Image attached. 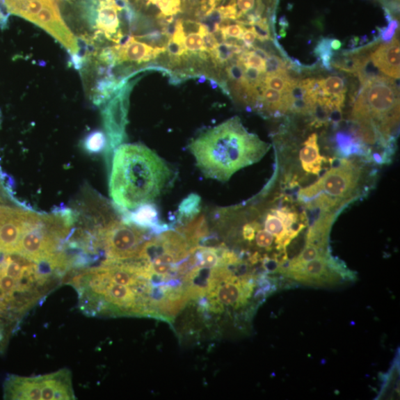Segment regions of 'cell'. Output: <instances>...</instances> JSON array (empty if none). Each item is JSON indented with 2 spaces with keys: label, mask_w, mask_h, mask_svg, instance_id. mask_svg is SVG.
<instances>
[{
  "label": "cell",
  "mask_w": 400,
  "mask_h": 400,
  "mask_svg": "<svg viewBox=\"0 0 400 400\" xmlns=\"http://www.w3.org/2000/svg\"><path fill=\"white\" fill-rule=\"evenodd\" d=\"M298 161L305 175L319 177L321 174L328 159L320 154L317 133L312 134L303 143L299 152Z\"/></svg>",
  "instance_id": "obj_12"
},
{
  "label": "cell",
  "mask_w": 400,
  "mask_h": 400,
  "mask_svg": "<svg viewBox=\"0 0 400 400\" xmlns=\"http://www.w3.org/2000/svg\"><path fill=\"white\" fill-rule=\"evenodd\" d=\"M111 164L110 195L119 209L129 211L151 203L173 177L165 160L143 145H121Z\"/></svg>",
  "instance_id": "obj_2"
},
{
  "label": "cell",
  "mask_w": 400,
  "mask_h": 400,
  "mask_svg": "<svg viewBox=\"0 0 400 400\" xmlns=\"http://www.w3.org/2000/svg\"><path fill=\"white\" fill-rule=\"evenodd\" d=\"M280 26L284 29L285 28H288L289 26L288 20L285 17H282L280 20Z\"/></svg>",
  "instance_id": "obj_33"
},
{
  "label": "cell",
  "mask_w": 400,
  "mask_h": 400,
  "mask_svg": "<svg viewBox=\"0 0 400 400\" xmlns=\"http://www.w3.org/2000/svg\"><path fill=\"white\" fill-rule=\"evenodd\" d=\"M279 34H280V36L281 38H285V36H287V31H285V30L284 29H282L280 31Z\"/></svg>",
  "instance_id": "obj_35"
},
{
  "label": "cell",
  "mask_w": 400,
  "mask_h": 400,
  "mask_svg": "<svg viewBox=\"0 0 400 400\" xmlns=\"http://www.w3.org/2000/svg\"><path fill=\"white\" fill-rule=\"evenodd\" d=\"M212 34L217 44L220 45L225 43L226 36L221 29L216 31Z\"/></svg>",
  "instance_id": "obj_30"
},
{
  "label": "cell",
  "mask_w": 400,
  "mask_h": 400,
  "mask_svg": "<svg viewBox=\"0 0 400 400\" xmlns=\"http://www.w3.org/2000/svg\"><path fill=\"white\" fill-rule=\"evenodd\" d=\"M340 266L328 254L311 261L280 267L285 276L307 285H324L338 283L342 279Z\"/></svg>",
  "instance_id": "obj_6"
},
{
  "label": "cell",
  "mask_w": 400,
  "mask_h": 400,
  "mask_svg": "<svg viewBox=\"0 0 400 400\" xmlns=\"http://www.w3.org/2000/svg\"><path fill=\"white\" fill-rule=\"evenodd\" d=\"M271 147L250 133L238 117L205 131L189 145L205 177L222 182L230 180L238 170L259 162Z\"/></svg>",
  "instance_id": "obj_1"
},
{
  "label": "cell",
  "mask_w": 400,
  "mask_h": 400,
  "mask_svg": "<svg viewBox=\"0 0 400 400\" xmlns=\"http://www.w3.org/2000/svg\"><path fill=\"white\" fill-rule=\"evenodd\" d=\"M118 211L122 214L124 222L151 230L155 235L169 230L168 225L159 223V212L152 202L141 205L133 212L119 209Z\"/></svg>",
  "instance_id": "obj_11"
},
{
  "label": "cell",
  "mask_w": 400,
  "mask_h": 400,
  "mask_svg": "<svg viewBox=\"0 0 400 400\" xmlns=\"http://www.w3.org/2000/svg\"><path fill=\"white\" fill-rule=\"evenodd\" d=\"M399 56V42L397 34L390 42L381 44L370 52L371 59L378 70L394 79H399L400 77Z\"/></svg>",
  "instance_id": "obj_9"
},
{
  "label": "cell",
  "mask_w": 400,
  "mask_h": 400,
  "mask_svg": "<svg viewBox=\"0 0 400 400\" xmlns=\"http://www.w3.org/2000/svg\"><path fill=\"white\" fill-rule=\"evenodd\" d=\"M137 79L125 83L102 110V120L107 137V164L111 163L114 152L127 139V125L131 90Z\"/></svg>",
  "instance_id": "obj_5"
},
{
  "label": "cell",
  "mask_w": 400,
  "mask_h": 400,
  "mask_svg": "<svg viewBox=\"0 0 400 400\" xmlns=\"http://www.w3.org/2000/svg\"><path fill=\"white\" fill-rule=\"evenodd\" d=\"M185 47L189 52H207L204 47V42L200 33H190L186 37Z\"/></svg>",
  "instance_id": "obj_23"
},
{
  "label": "cell",
  "mask_w": 400,
  "mask_h": 400,
  "mask_svg": "<svg viewBox=\"0 0 400 400\" xmlns=\"http://www.w3.org/2000/svg\"><path fill=\"white\" fill-rule=\"evenodd\" d=\"M41 376L11 375L4 384V397L6 399L41 400Z\"/></svg>",
  "instance_id": "obj_10"
},
{
  "label": "cell",
  "mask_w": 400,
  "mask_h": 400,
  "mask_svg": "<svg viewBox=\"0 0 400 400\" xmlns=\"http://www.w3.org/2000/svg\"><path fill=\"white\" fill-rule=\"evenodd\" d=\"M201 198L197 193H191L179 205L177 222L179 225L186 224L200 214Z\"/></svg>",
  "instance_id": "obj_14"
},
{
  "label": "cell",
  "mask_w": 400,
  "mask_h": 400,
  "mask_svg": "<svg viewBox=\"0 0 400 400\" xmlns=\"http://www.w3.org/2000/svg\"><path fill=\"white\" fill-rule=\"evenodd\" d=\"M152 5L158 8L166 17L175 16L182 13V0H154Z\"/></svg>",
  "instance_id": "obj_21"
},
{
  "label": "cell",
  "mask_w": 400,
  "mask_h": 400,
  "mask_svg": "<svg viewBox=\"0 0 400 400\" xmlns=\"http://www.w3.org/2000/svg\"><path fill=\"white\" fill-rule=\"evenodd\" d=\"M113 48L117 56V65L123 63L141 65L150 63L159 54L166 51V49L154 48L132 36L127 43L113 45Z\"/></svg>",
  "instance_id": "obj_8"
},
{
  "label": "cell",
  "mask_w": 400,
  "mask_h": 400,
  "mask_svg": "<svg viewBox=\"0 0 400 400\" xmlns=\"http://www.w3.org/2000/svg\"><path fill=\"white\" fill-rule=\"evenodd\" d=\"M175 230L184 236L193 248L200 246L201 240L209 234V225L205 215L198 216L191 221L179 225Z\"/></svg>",
  "instance_id": "obj_13"
},
{
  "label": "cell",
  "mask_w": 400,
  "mask_h": 400,
  "mask_svg": "<svg viewBox=\"0 0 400 400\" xmlns=\"http://www.w3.org/2000/svg\"><path fill=\"white\" fill-rule=\"evenodd\" d=\"M41 400L75 399L72 374L66 369L41 376Z\"/></svg>",
  "instance_id": "obj_7"
},
{
  "label": "cell",
  "mask_w": 400,
  "mask_h": 400,
  "mask_svg": "<svg viewBox=\"0 0 400 400\" xmlns=\"http://www.w3.org/2000/svg\"><path fill=\"white\" fill-rule=\"evenodd\" d=\"M359 42H360V38H353L352 39H351L350 42H349V47L350 48H354L356 47L358 45H359Z\"/></svg>",
  "instance_id": "obj_32"
},
{
  "label": "cell",
  "mask_w": 400,
  "mask_h": 400,
  "mask_svg": "<svg viewBox=\"0 0 400 400\" xmlns=\"http://www.w3.org/2000/svg\"><path fill=\"white\" fill-rule=\"evenodd\" d=\"M330 38H323L320 39L314 49V53L326 70L330 71L333 66L331 62L334 58V52L330 47Z\"/></svg>",
  "instance_id": "obj_18"
},
{
  "label": "cell",
  "mask_w": 400,
  "mask_h": 400,
  "mask_svg": "<svg viewBox=\"0 0 400 400\" xmlns=\"http://www.w3.org/2000/svg\"><path fill=\"white\" fill-rule=\"evenodd\" d=\"M365 168L355 159H342L297 193L296 200L308 211L339 213L362 194Z\"/></svg>",
  "instance_id": "obj_3"
},
{
  "label": "cell",
  "mask_w": 400,
  "mask_h": 400,
  "mask_svg": "<svg viewBox=\"0 0 400 400\" xmlns=\"http://www.w3.org/2000/svg\"><path fill=\"white\" fill-rule=\"evenodd\" d=\"M215 64L220 67H225L235 56L232 45L225 43L217 45L216 49L210 53Z\"/></svg>",
  "instance_id": "obj_19"
},
{
  "label": "cell",
  "mask_w": 400,
  "mask_h": 400,
  "mask_svg": "<svg viewBox=\"0 0 400 400\" xmlns=\"http://www.w3.org/2000/svg\"><path fill=\"white\" fill-rule=\"evenodd\" d=\"M57 2H59V0H56Z\"/></svg>",
  "instance_id": "obj_36"
},
{
  "label": "cell",
  "mask_w": 400,
  "mask_h": 400,
  "mask_svg": "<svg viewBox=\"0 0 400 400\" xmlns=\"http://www.w3.org/2000/svg\"><path fill=\"white\" fill-rule=\"evenodd\" d=\"M342 43L340 40L333 39L330 42V47L335 51H339L342 47Z\"/></svg>",
  "instance_id": "obj_31"
},
{
  "label": "cell",
  "mask_w": 400,
  "mask_h": 400,
  "mask_svg": "<svg viewBox=\"0 0 400 400\" xmlns=\"http://www.w3.org/2000/svg\"><path fill=\"white\" fill-rule=\"evenodd\" d=\"M166 51L171 56L179 57V58L184 57L189 52L184 45L177 43L173 39H169L166 47Z\"/></svg>",
  "instance_id": "obj_27"
},
{
  "label": "cell",
  "mask_w": 400,
  "mask_h": 400,
  "mask_svg": "<svg viewBox=\"0 0 400 400\" xmlns=\"http://www.w3.org/2000/svg\"><path fill=\"white\" fill-rule=\"evenodd\" d=\"M83 145L88 154L101 153L106 148L107 137L102 131H94L86 136Z\"/></svg>",
  "instance_id": "obj_16"
},
{
  "label": "cell",
  "mask_w": 400,
  "mask_h": 400,
  "mask_svg": "<svg viewBox=\"0 0 400 400\" xmlns=\"http://www.w3.org/2000/svg\"><path fill=\"white\" fill-rule=\"evenodd\" d=\"M208 79L213 89H216L219 87L218 83H217V81H216L213 78H208Z\"/></svg>",
  "instance_id": "obj_34"
},
{
  "label": "cell",
  "mask_w": 400,
  "mask_h": 400,
  "mask_svg": "<svg viewBox=\"0 0 400 400\" xmlns=\"http://www.w3.org/2000/svg\"><path fill=\"white\" fill-rule=\"evenodd\" d=\"M258 0H235L238 18L248 15L250 11L256 8ZM237 18V19H238Z\"/></svg>",
  "instance_id": "obj_25"
},
{
  "label": "cell",
  "mask_w": 400,
  "mask_h": 400,
  "mask_svg": "<svg viewBox=\"0 0 400 400\" xmlns=\"http://www.w3.org/2000/svg\"><path fill=\"white\" fill-rule=\"evenodd\" d=\"M257 37L253 29V28L250 27L246 29L243 34L242 41L245 45V47L250 50L253 48L255 44Z\"/></svg>",
  "instance_id": "obj_28"
},
{
  "label": "cell",
  "mask_w": 400,
  "mask_h": 400,
  "mask_svg": "<svg viewBox=\"0 0 400 400\" xmlns=\"http://www.w3.org/2000/svg\"><path fill=\"white\" fill-rule=\"evenodd\" d=\"M294 79L289 73L265 75L262 83L269 88L280 91L282 94H285Z\"/></svg>",
  "instance_id": "obj_17"
},
{
  "label": "cell",
  "mask_w": 400,
  "mask_h": 400,
  "mask_svg": "<svg viewBox=\"0 0 400 400\" xmlns=\"http://www.w3.org/2000/svg\"><path fill=\"white\" fill-rule=\"evenodd\" d=\"M257 38L261 42L273 40L267 18H260L251 26Z\"/></svg>",
  "instance_id": "obj_22"
},
{
  "label": "cell",
  "mask_w": 400,
  "mask_h": 400,
  "mask_svg": "<svg viewBox=\"0 0 400 400\" xmlns=\"http://www.w3.org/2000/svg\"><path fill=\"white\" fill-rule=\"evenodd\" d=\"M320 86L325 97H335L346 95L347 86L344 78L339 76H329L319 79Z\"/></svg>",
  "instance_id": "obj_15"
},
{
  "label": "cell",
  "mask_w": 400,
  "mask_h": 400,
  "mask_svg": "<svg viewBox=\"0 0 400 400\" xmlns=\"http://www.w3.org/2000/svg\"><path fill=\"white\" fill-rule=\"evenodd\" d=\"M147 231L123 221H117L99 231L97 238L104 246L107 259L123 261L138 256L147 240Z\"/></svg>",
  "instance_id": "obj_4"
},
{
  "label": "cell",
  "mask_w": 400,
  "mask_h": 400,
  "mask_svg": "<svg viewBox=\"0 0 400 400\" xmlns=\"http://www.w3.org/2000/svg\"><path fill=\"white\" fill-rule=\"evenodd\" d=\"M222 29L226 37L241 40L246 28L240 24H230L225 27L220 28Z\"/></svg>",
  "instance_id": "obj_26"
},
{
  "label": "cell",
  "mask_w": 400,
  "mask_h": 400,
  "mask_svg": "<svg viewBox=\"0 0 400 400\" xmlns=\"http://www.w3.org/2000/svg\"><path fill=\"white\" fill-rule=\"evenodd\" d=\"M287 73H289V61L275 54H270L266 61L265 75Z\"/></svg>",
  "instance_id": "obj_20"
},
{
  "label": "cell",
  "mask_w": 400,
  "mask_h": 400,
  "mask_svg": "<svg viewBox=\"0 0 400 400\" xmlns=\"http://www.w3.org/2000/svg\"><path fill=\"white\" fill-rule=\"evenodd\" d=\"M200 26V22L191 19H182V28H184L186 35L190 33H199Z\"/></svg>",
  "instance_id": "obj_29"
},
{
  "label": "cell",
  "mask_w": 400,
  "mask_h": 400,
  "mask_svg": "<svg viewBox=\"0 0 400 400\" xmlns=\"http://www.w3.org/2000/svg\"><path fill=\"white\" fill-rule=\"evenodd\" d=\"M399 28V22L397 20H391L390 24L386 28L379 30V38L381 41L385 43L390 42L394 37L396 35V31Z\"/></svg>",
  "instance_id": "obj_24"
}]
</instances>
